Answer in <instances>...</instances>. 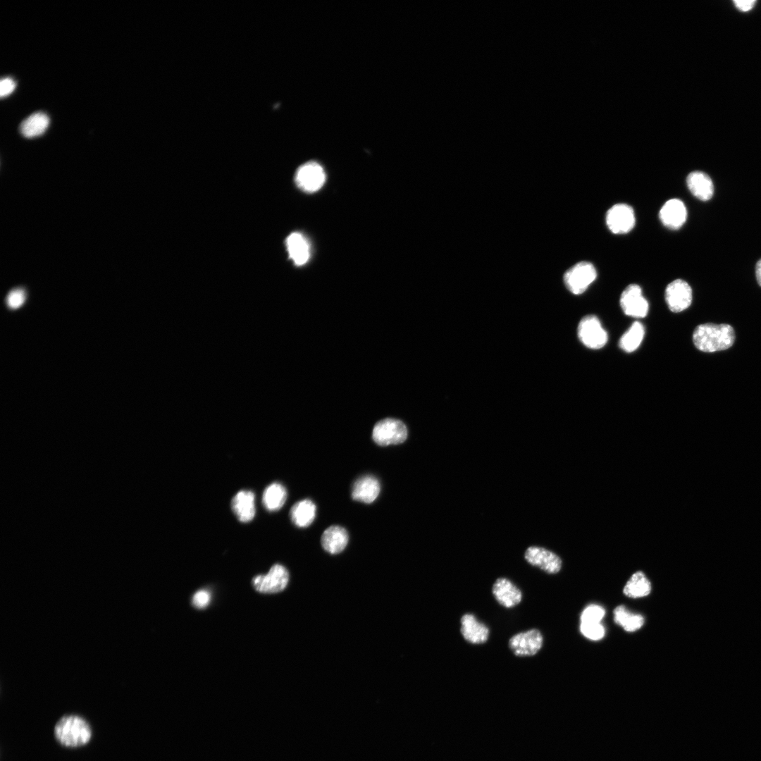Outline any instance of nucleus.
<instances>
[{
  "mask_svg": "<svg viewBox=\"0 0 761 761\" xmlns=\"http://www.w3.org/2000/svg\"><path fill=\"white\" fill-rule=\"evenodd\" d=\"M733 327L726 323H703L693 333L695 347L704 352H714L730 348L735 341Z\"/></svg>",
  "mask_w": 761,
  "mask_h": 761,
  "instance_id": "obj_1",
  "label": "nucleus"
},
{
  "mask_svg": "<svg viewBox=\"0 0 761 761\" xmlns=\"http://www.w3.org/2000/svg\"><path fill=\"white\" fill-rule=\"evenodd\" d=\"M54 734L62 745L78 747L89 742L92 731L84 719L76 715H69L62 717L57 722Z\"/></svg>",
  "mask_w": 761,
  "mask_h": 761,
  "instance_id": "obj_2",
  "label": "nucleus"
},
{
  "mask_svg": "<svg viewBox=\"0 0 761 761\" xmlns=\"http://www.w3.org/2000/svg\"><path fill=\"white\" fill-rule=\"evenodd\" d=\"M407 428L400 420L387 418L376 423L372 431V438L378 445H398L407 438Z\"/></svg>",
  "mask_w": 761,
  "mask_h": 761,
  "instance_id": "obj_3",
  "label": "nucleus"
},
{
  "mask_svg": "<svg viewBox=\"0 0 761 761\" xmlns=\"http://www.w3.org/2000/svg\"><path fill=\"white\" fill-rule=\"evenodd\" d=\"M597 271L593 264L583 261L569 268L564 275L567 288L574 295L584 292L596 279Z\"/></svg>",
  "mask_w": 761,
  "mask_h": 761,
  "instance_id": "obj_4",
  "label": "nucleus"
},
{
  "mask_svg": "<svg viewBox=\"0 0 761 761\" xmlns=\"http://www.w3.org/2000/svg\"><path fill=\"white\" fill-rule=\"evenodd\" d=\"M577 335L586 347L593 349L602 348L608 340L607 332L595 315H587L582 318L578 325Z\"/></svg>",
  "mask_w": 761,
  "mask_h": 761,
  "instance_id": "obj_5",
  "label": "nucleus"
},
{
  "mask_svg": "<svg viewBox=\"0 0 761 761\" xmlns=\"http://www.w3.org/2000/svg\"><path fill=\"white\" fill-rule=\"evenodd\" d=\"M543 644V636L537 629L518 633L508 641L509 649L517 657L533 656L540 651Z\"/></svg>",
  "mask_w": 761,
  "mask_h": 761,
  "instance_id": "obj_6",
  "label": "nucleus"
},
{
  "mask_svg": "<svg viewBox=\"0 0 761 761\" xmlns=\"http://www.w3.org/2000/svg\"><path fill=\"white\" fill-rule=\"evenodd\" d=\"M605 221L610 230L617 235L630 232L635 225L633 208L623 203L616 204L607 211Z\"/></svg>",
  "mask_w": 761,
  "mask_h": 761,
  "instance_id": "obj_7",
  "label": "nucleus"
},
{
  "mask_svg": "<svg viewBox=\"0 0 761 761\" xmlns=\"http://www.w3.org/2000/svg\"><path fill=\"white\" fill-rule=\"evenodd\" d=\"M289 580V574L283 565L276 564L271 567L266 574H260L254 577L252 584L256 590L264 593L280 592L285 588Z\"/></svg>",
  "mask_w": 761,
  "mask_h": 761,
  "instance_id": "obj_8",
  "label": "nucleus"
},
{
  "mask_svg": "<svg viewBox=\"0 0 761 761\" xmlns=\"http://www.w3.org/2000/svg\"><path fill=\"white\" fill-rule=\"evenodd\" d=\"M620 306L626 315L636 318L646 316L649 309L642 289L637 284H630L624 290L620 297Z\"/></svg>",
  "mask_w": 761,
  "mask_h": 761,
  "instance_id": "obj_9",
  "label": "nucleus"
},
{
  "mask_svg": "<svg viewBox=\"0 0 761 761\" xmlns=\"http://www.w3.org/2000/svg\"><path fill=\"white\" fill-rule=\"evenodd\" d=\"M326 181V173L322 166L316 162L310 161L302 165L295 174L297 185L307 192L318 191Z\"/></svg>",
  "mask_w": 761,
  "mask_h": 761,
  "instance_id": "obj_10",
  "label": "nucleus"
},
{
  "mask_svg": "<svg viewBox=\"0 0 761 761\" xmlns=\"http://www.w3.org/2000/svg\"><path fill=\"white\" fill-rule=\"evenodd\" d=\"M692 290L689 284L676 279L669 283L665 290V300L670 311L681 312L690 307L692 302Z\"/></svg>",
  "mask_w": 761,
  "mask_h": 761,
  "instance_id": "obj_11",
  "label": "nucleus"
},
{
  "mask_svg": "<svg viewBox=\"0 0 761 761\" xmlns=\"http://www.w3.org/2000/svg\"><path fill=\"white\" fill-rule=\"evenodd\" d=\"M524 558L531 565L537 567L550 574H557L562 569V562L560 557L544 547L537 546L528 547L525 552Z\"/></svg>",
  "mask_w": 761,
  "mask_h": 761,
  "instance_id": "obj_12",
  "label": "nucleus"
},
{
  "mask_svg": "<svg viewBox=\"0 0 761 761\" xmlns=\"http://www.w3.org/2000/svg\"><path fill=\"white\" fill-rule=\"evenodd\" d=\"M460 632L464 639L471 644L485 643L490 635L486 624L477 619L471 613L464 614L460 619Z\"/></svg>",
  "mask_w": 761,
  "mask_h": 761,
  "instance_id": "obj_13",
  "label": "nucleus"
},
{
  "mask_svg": "<svg viewBox=\"0 0 761 761\" xmlns=\"http://www.w3.org/2000/svg\"><path fill=\"white\" fill-rule=\"evenodd\" d=\"M492 593L495 600L505 608H512L522 600L521 590L512 581L504 577L496 579Z\"/></svg>",
  "mask_w": 761,
  "mask_h": 761,
  "instance_id": "obj_14",
  "label": "nucleus"
},
{
  "mask_svg": "<svg viewBox=\"0 0 761 761\" xmlns=\"http://www.w3.org/2000/svg\"><path fill=\"white\" fill-rule=\"evenodd\" d=\"M659 216L665 227L670 230H678L686 221L687 210L682 201L674 198L663 204Z\"/></svg>",
  "mask_w": 761,
  "mask_h": 761,
  "instance_id": "obj_15",
  "label": "nucleus"
},
{
  "mask_svg": "<svg viewBox=\"0 0 761 761\" xmlns=\"http://www.w3.org/2000/svg\"><path fill=\"white\" fill-rule=\"evenodd\" d=\"M380 490L378 480L371 475H366L354 482L352 489V497L354 500L369 504L377 498Z\"/></svg>",
  "mask_w": 761,
  "mask_h": 761,
  "instance_id": "obj_16",
  "label": "nucleus"
},
{
  "mask_svg": "<svg viewBox=\"0 0 761 761\" xmlns=\"http://www.w3.org/2000/svg\"><path fill=\"white\" fill-rule=\"evenodd\" d=\"M231 507L238 520L243 523L252 521L255 515V496L250 490H240L232 499Z\"/></svg>",
  "mask_w": 761,
  "mask_h": 761,
  "instance_id": "obj_17",
  "label": "nucleus"
},
{
  "mask_svg": "<svg viewBox=\"0 0 761 761\" xmlns=\"http://www.w3.org/2000/svg\"><path fill=\"white\" fill-rule=\"evenodd\" d=\"M688 190L693 196L701 201L710 200L714 193V185L710 177L704 172L695 171L689 173L686 178Z\"/></svg>",
  "mask_w": 761,
  "mask_h": 761,
  "instance_id": "obj_18",
  "label": "nucleus"
},
{
  "mask_svg": "<svg viewBox=\"0 0 761 761\" xmlns=\"http://www.w3.org/2000/svg\"><path fill=\"white\" fill-rule=\"evenodd\" d=\"M349 536L347 531L340 526H331L321 536L323 548L330 554L341 552L347 546Z\"/></svg>",
  "mask_w": 761,
  "mask_h": 761,
  "instance_id": "obj_19",
  "label": "nucleus"
},
{
  "mask_svg": "<svg viewBox=\"0 0 761 761\" xmlns=\"http://www.w3.org/2000/svg\"><path fill=\"white\" fill-rule=\"evenodd\" d=\"M286 246L289 256L295 264L301 266L309 260V245L301 233L297 232L291 233L287 237Z\"/></svg>",
  "mask_w": 761,
  "mask_h": 761,
  "instance_id": "obj_20",
  "label": "nucleus"
},
{
  "mask_svg": "<svg viewBox=\"0 0 761 761\" xmlns=\"http://www.w3.org/2000/svg\"><path fill=\"white\" fill-rule=\"evenodd\" d=\"M316 507L310 500L305 499L296 502L291 508L290 519L299 528L309 526L316 516Z\"/></svg>",
  "mask_w": 761,
  "mask_h": 761,
  "instance_id": "obj_21",
  "label": "nucleus"
},
{
  "mask_svg": "<svg viewBox=\"0 0 761 761\" xmlns=\"http://www.w3.org/2000/svg\"><path fill=\"white\" fill-rule=\"evenodd\" d=\"M652 590L650 580L642 571L633 574L623 588L624 594L631 598L648 595Z\"/></svg>",
  "mask_w": 761,
  "mask_h": 761,
  "instance_id": "obj_22",
  "label": "nucleus"
},
{
  "mask_svg": "<svg viewBox=\"0 0 761 761\" xmlns=\"http://www.w3.org/2000/svg\"><path fill=\"white\" fill-rule=\"evenodd\" d=\"M49 125V116L43 112H36L23 120L20 131L24 137L32 138L42 135Z\"/></svg>",
  "mask_w": 761,
  "mask_h": 761,
  "instance_id": "obj_23",
  "label": "nucleus"
},
{
  "mask_svg": "<svg viewBox=\"0 0 761 761\" xmlns=\"http://www.w3.org/2000/svg\"><path fill=\"white\" fill-rule=\"evenodd\" d=\"M613 613L614 622L627 632H633L640 629L645 623L643 615L631 612L624 605L615 607Z\"/></svg>",
  "mask_w": 761,
  "mask_h": 761,
  "instance_id": "obj_24",
  "label": "nucleus"
},
{
  "mask_svg": "<svg viewBox=\"0 0 761 761\" xmlns=\"http://www.w3.org/2000/svg\"><path fill=\"white\" fill-rule=\"evenodd\" d=\"M287 499L285 488L279 483H273L266 488L262 496L264 507L270 512L280 509Z\"/></svg>",
  "mask_w": 761,
  "mask_h": 761,
  "instance_id": "obj_25",
  "label": "nucleus"
},
{
  "mask_svg": "<svg viewBox=\"0 0 761 761\" xmlns=\"http://www.w3.org/2000/svg\"><path fill=\"white\" fill-rule=\"evenodd\" d=\"M644 334L643 324L638 321L633 322L621 337L619 342L620 348L628 353L635 351L640 346Z\"/></svg>",
  "mask_w": 761,
  "mask_h": 761,
  "instance_id": "obj_26",
  "label": "nucleus"
},
{
  "mask_svg": "<svg viewBox=\"0 0 761 761\" xmlns=\"http://www.w3.org/2000/svg\"><path fill=\"white\" fill-rule=\"evenodd\" d=\"M580 631L583 636L592 641H600L605 634V627L601 622H581Z\"/></svg>",
  "mask_w": 761,
  "mask_h": 761,
  "instance_id": "obj_27",
  "label": "nucleus"
},
{
  "mask_svg": "<svg viewBox=\"0 0 761 761\" xmlns=\"http://www.w3.org/2000/svg\"><path fill=\"white\" fill-rule=\"evenodd\" d=\"M605 614V609L598 605L592 604L587 606L581 612V622L599 623Z\"/></svg>",
  "mask_w": 761,
  "mask_h": 761,
  "instance_id": "obj_28",
  "label": "nucleus"
},
{
  "mask_svg": "<svg viewBox=\"0 0 761 761\" xmlns=\"http://www.w3.org/2000/svg\"><path fill=\"white\" fill-rule=\"evenodd\" d=\"M26 299V293L23 288L18 287L11 290L6 296V303L11 310L20 308Z\"/></svg>",
  "mask_w": 761,
  "mask_h": 761,
  "instance_id": "obj_29",
  "label": "nucleus"
},
{
  "mask_svg": "<svg viewBox=\"0 0 761 761\" xmlns=\"http://www.w3.org/2000/svg\"><path fill=\"white\" fill-rule=\"evenodd\" d=\"M210 600V593L206 590H200L194 594L192 603L196 608L204 609L209 605Z\"/></svg>",
  "mask_w": 761,
  "mask_h": 761,
  "instance_id": "obj_30",
  "label": "nucleus"
},
{
  "mask_svg": "<svg viewBox=\"0 0 761 761\" xmlns=\"http://www.w3.org/2000/svg\"><path fill=\"white\" fill-rule=\"evenodd\" d=\"M16 86L15 81L11 78H4L0 82V95L1 97H6L13 92Z\"/></svg>",
  "mask_w": 761,
  "mask_h": 761,
  "instance_id": "obj_31",
  "label": "nucleus"
},
{
  "mask_svg": "<svg viewBox=\"0 0 761 761\" xmlns=\"http://www.w3.org/2000/svg\"><path fill=\"white\" fill-rule=\"evenodd\" d=\"M755 2L754 0H736L734 1L736 7L742 11H748L752 9Z\"/></svg>",
  "mask_w": 761,
  "mask_h": 761,
  "instance_id": "obj_32",
  "label": "nucleus"
},
{
  "mask_svg": "<svg viewBox=\"0 0 761 761\" xmlns=\"http://www.w3.org/2000/svg\"><path fill=\"white\" fill-rule=\"evenodd\" d=\"M755 274L757 283L761 286V259L757 262Z\"/></svg>",
  "mask_w": 761,
  "mask_h": 761,
  "instance_id": "obj_33",
  "label": "nucleus"
}]
</instances>
